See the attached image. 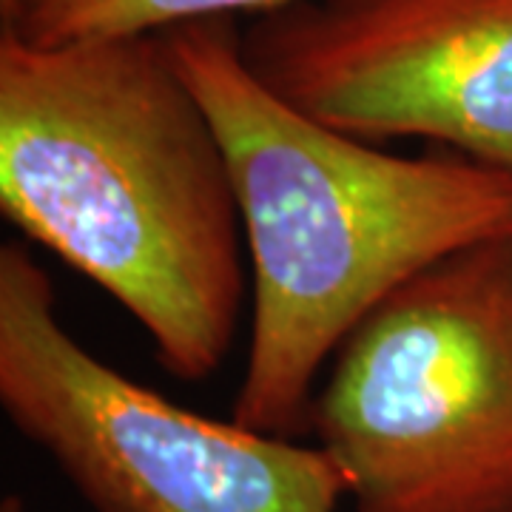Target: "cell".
Listing matches in <instances>:
<instances>
[{
    "label": "cell",
    "mask_w": 512,
    "mask_h": 512,
    "mask_svg": "<svg viewBox=\"0 0 512 512\" xmlns=\"http://www.w3.org/2000/svg\"><path fill=\"white\" fill-rule=\"evenodd\" d=\"M0 404L92 512H336L319 447L214 421L97 359L29 248H0Z\"/></svg>",
    "instance_id": "cell-4"
},
{
    "label": "cell",
    "mask_w": 512,
    "mask_h": 512,
    "mask_svg": "<svg viewBox=\"0 0 512 512\" xmlns=\"http://www.w3.org/2000/svg\"><path fill=\"white\" fill-rule=\"evenodd\" d=\"M302 0H29L3 23L35 46H60L106 37L163 35L185 23L237 15H271Z\"/></svg>",
    "instance_id": "cell-6"
},
{
    "label": "cell",
    "mask_w": 512,
    "mask_h": 512,
    "mask_svg": "<svg viewBox=\"0 0 512 512\" xmlns=\"http://www.w3.org/2000/svg\"><path fill=\"white\" fill-rule=\"evenodd\" d=\"M239 43L271 92L325 126L512 174V0H302Z\"/></svg>",
    "instance_id": "cell-5"
},
{
    "label": "cell",
    "mask_w": 512,
    "mask_h": 512,
    "mask_svg": "<svg viewBox=\"0 0 512 512\" xmlns=\"http://www.w3.org/2000/svg\"><path fill=\"white\" fill-rule=\"evenodd\" d=\"M308 433L356 512H512V234L384 296L330 359Z\"/></svg>",
    "instance_id": "cell-3"
},
{
    "label": "cell",
    "mask_w": 512,
    "mask_h": 512,
    "mask_svg": "<svg viewBox=\"0 0 512 512\" xmlns=\"http://www.w3.org/2000/svg\"><path fill=\"white\" fill-rule=\"evenodd\" d=\"M0 512H23V501L18 495H6L3 504H0Z\"/></svg>",
    "instance_id": "cell-8"
},
{
    "label": "cell",
    "mask_w": 512,
    "mask_h": 512,
    "mask_svg": "<svg viewBox=\"0 0 512 512\" xmlns=\"http://www.w3.org/2000/svg\"><path fill=\"white\" fill-rule=\"evenodd\" d=\"M26 3H29V0H0V15H3V23L15 18Z\"/></svg>",
    "instance_id": "cell-7"
},
{
    "label": "cell",
    "mask_w": 512,
    "mask_h": 512,
    "mask_svg": "<svg viewBox=\"0 0 512 512\" xmlns=\"http://www.w3.org/2000/svg\"><path fill=\"white\" fill-rule=\"evenodd\" d=\"M225 148L254 313L234 421L296 439L322 370L384 296L467 245L512 234V174L439 148L382 151L271 92L231 18L163 32Z\"/></svg>",
    "instance_id": "cell-2"
},
{
    "label": "cell",
    "mask_w": 512,
    "mask_h": 512,
    "mask_svg": "<svg viewBox=\"0 0 512 512\" xmlns=\"http://www.w3.org/2000/svg\"><path fill=\"white\" fill-rule=\"evenodd\" d=\"M0 211L128 311L163 370L214 376L245 299L242 217L163 35H0Z\"/></svg>",
    "instance_id": "cell-1"
}]
</instances>
